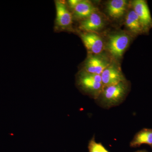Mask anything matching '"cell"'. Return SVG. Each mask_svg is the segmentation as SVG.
<instances>
[{"label": "cell", "instance_id": "obj_1", "mask_svg": "<svg viewBox=\"0 0 152 152\" xmlns=\"http://www.w3.org/2000/svg\"><path fill=\"white\" fill-rule=\"evenodd\" d=\"M130 89V83L126 80L117 84L104 87L95 101L103 108L110 109L117 107L125 100Z\"/></svg>", "mask_w": 152, "mask_h": 152}, {"label": "cell", "instance_id": "obj_2", "mask_svg": "<svg viewBox=\"0 0 152 152\" xmlns=\"http://www.w3.org/2000/svg\"><path fill=\"white\" fill-rule=\"evenodd\" d=\"M76 80L79 88L95 100L99 97L104 88L101 75L82 70L78 74Z\"/></svg>", "mask_w": 152, "mask_h": 152}, {"label": "cell", "instance_id": "obj_3", "mask_svg": "<svg viewBox=\"0 0 152 152\" xmlns=\"http://www.w3.org/2000/svg\"><path fill=\"white\" fill-rule=\"evenodd\" d=\"M132 35L120 32L110 35L108 37L105 48L109 54L115 60L121 58L132 40Z\"/></svg>", "mask_w": 152, "mask_h": 152}, {"label": "cell", "instance_id": "obj_4", "mask_svg": "<svg viewBox=\"0 0 152 152\" xmlns=\"http://www.w3.org/2000/svg\"><path fill=\"white\" fill-rule=\"evenodd\" d=\"M111 63L109 57L102 53L99 54H91L85 61L82 70L90 73L101 75Z\"/></svg>", "mask_w": 152, "mask_h": 152}, {"label": "cell", "instance_id": "obj_5", "mask_svg": "<svg viewBox=\"0 0 152 152\" xmlns=\"http://www.w3.org/2000/svg\"><path fill=\"white\" fill-rule=\"evenodd\" d=\"M132 7L138 17L146 34L152 28V18L146 1L135 0L132 3Z\"/></svg>", "mask_w": 152, "mask_h": 152}, {"label": "cell", "instance_id": "obj_6", "mask_svg": "<svg viewBox=\"0 0 152 152\" xmlns=\"http://www.w3.org/2000/svg\"><path fill=\"white\" fill-rule=\"evenodd\" d=\"M104 87L117 84L126 80L120 66L115 63H112L106 68L101 75Z\"/></svg>", "mask_w": 152, "mask_h": 152}, {"label": "cell", "instance_id": "obj_7", "mask_svg": "<svg viewBox=\"0 0 152 152\" xmlns=\"http://www.w3.org/2000/svg\"><path fill=\"white\" fill-rule=\"evenodd\" d=\"M85 46L91 54H99L104 50L103 41L96 33L83 32L80 34Z\"/></svg>", "mask_w": 152, "mask_h": 152}, {"label": "cell", "instance_id": "obj_8", "mask_svg": "<svg viewBox=\"0 0 152 152\" xmlns=\"http://www.w3.org/2000/svg\"><path fill=\"white\" fill-rule=\"evenodd\" d=\"M104 26V21L103 19L96 12L87 18L81 21L79 28L83 32L96 33L102 30Z\"/></svg>", "mask_w": 152, "mask_h": 152}, {"label": "cell", "instance_id": "obj_9", "mask_svg": "<svg viewBox=\"0 0 152 152\" xmlns=\"http://www.w3.org/2000/svg\"><path fill=\"white\" fill-rule=\"evenodd\" d=\"M55 4L56 11L57 26L63 29L70 26L72 23L73 15L68 10L65 4L58 1H56Z\"/></svg>", "mask_w": 152, "mask_h": 152}, {"label": "cell", "instance_id": "obj_10", "mask_svg": "<svg viewBox=\"0 0 152 152\" xmlns=\"http://www.w3.org/2000/svg\"><path fill=\"white\" fill-rule=\"evenodd\" d=\"M128 6V1L126 0H111L107 4L106 10L109 16L118 20L126 12Z\"/></svg>", "mask_w": 152, "mask_h": 152}, {"label": "cell", "instance_id": "obj_11", "mask_svg": "<svg viewBox=\"0 0 152 152\" xmlns=\"http://www.w3.org/2000/svg\"><path fill=\"white\" fill-rule=\"evenodd\" d=\"M72 11L73 17L83 20L97 12V9L90 1L80 0Z\"/></svg>", "mask_w": 152, "mask_h": 152}, {"label": "cell", "instance_id": "obj_12", "mask_svg": "<svg viewBox=\"0 0 152 152\" xmlns=\"http://www.w3.org/2000/svg\"><path fill=\"white\" fill-rule=\"evenodd\" d=\"M125 26L130 33L134 36L146 34L141 23L138 17L133 10H130L126 15Z\"/></svg>", "mask_w": 152, "mask_h": 152}, {"label": "cell", "instance_id": "obj_13", "mask_svg": "<svg viewBox=\"0 0 152 152\" xmlns=\"http://www.w3.org/2000/svg\"><path fill=\"white\" fill-rule=\"evenodd\" d=\"M143 144L149 145L152 148V129L144 128L136 133L130 143L132 148H137Z\"/></svg>", "mask_w": 152, "mask_h": 152}, {"label": "cell", "instance_id": "obj_14", "mask_svg": "<svg viewBox=\"0 0 152 152\" xmlns=\"http://www.w3.org/2000/svg\"><path fill=\"white\" fill-rule=\"evenodd\" d=\"M88 149L89 152H110L103 145L102 143L96 142L95 136L89 142Z\"/></svg>", "mask_w": 152, "mask_h": 152}, {"label": "cell", "instance_id": "obj_15", "mask_svg": "<svg viewBox=\"0 0 152 152\" xmlns=\"http://www.w3.org/2000/svg\"><path fill=\"white\" fill-rule=\"evenodd\" d=\"M80 0H69L68 1V5L70 9H71L72 10L75 9L76 5L79 2Z\"/></svg>", "mask_w": 152, "mask_h": 152}, {"label": "cell", "instance_id": "obj_16", "mask_svg": "<svg viewBox=\"0 0 152 152\" xmlns=\"http://www.w3.org/2000/svg\"><path fill=\"white\" fill-rule=\"evenodd\" d=\"M135 152H148L145 151H143V150H141V151H138Z\"/></svg>", "mask_w": 152, "mask_h": 152}]
</instances>
